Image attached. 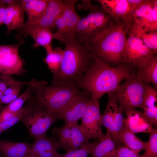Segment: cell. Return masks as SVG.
<instances>
[{"label":"cell","instance_id":"obj_1","mask_svg":"<svg viewBox=\"0 0 157 157\" xmlns=\"http://www.w3.org/2000/svg\"><path fill=\"white\" fill-rule=\"evenodd\" d=\"M135 73L133 69L125 64L113 67L100 58L95 57L78 87L88 91L92 97L99 99L106 93L114 92L122 81Z\"/></svg>","mask_w":157,"mask_h":157},{"label":"cell","instance_id":"obj_2","mask_svg":"<svg viewBox=\"0 0 157 157\" xmlns=\"http://www.w3.org/2000/svg\"><path fill=\"white\" fill-rule=\"evenodd\" d=\"M65 44L62 61L58 70L53 74L51 83L78 87L95 57L89 49L74 38Z\"/></svg>","mask_w":157,"mask_h":157},{"label":"cell","instance_id":"obj_3","mask_svg":"<svg viewBox=\"0 0 157 157\" xmlns=\"http://www.w3.org/2000/svg\"><path fill=\"white\" fill-rule=\"evenodd\" d=\"M130 25L129 21L119 20L98 35L90 47L94 57L109 65L124 64V52Z\"/></svg>","mask_w":157,"mask_h":157},{"label":"cell","instance_id":"obj_4","mask_svg":"<svg viewBox=\"0 0 157 157\" xmlns=\"http://www.w3.org/2000/svg\"><path fill=\"white\" fill-rule=\"evenodd\" d=\"M47 83L46 81L33 79L28 85L31 86L36 101L57 117L61 109L78 95L81 90L77 87L60 85L47 86Z\"/></svg>","mask_w":157,"mask_h":157},{"label":"cell","instance_id":"obj_5","mask_svg":"<svg viewBox=\"0 0 157 157\" xmlns=\"http://www.w3.org/2000/svg\"><path fill=\"white\" fill-rule=\"evenodd\" d=\"M89 10L88 14L79 21L74 38L90 50V46L97 36L119 20L113 18L100 5H92Z\"/></svg>","mask_w":157,"mask_h":157},{"label":"cell","instance_id":"obj_6","mask_svg":"<svg viewBox=\"0 0 157 157\" xmlns=\"http://www.w3.org/2000/svg\"><path fill=\"white\" fill-rule=\"evenodd\" d=\"M147 83L138 79L135 72L124 80L113 92L117 100L119 107L123 112L137 108H142Z\"/></svg>","mask_w":157,"mask_h":157},{"label":"cell","instance_id":"obj_7","mask_svg":"<svg viewBox=\"0 0 157 157\" xmlns=\"http://www.w3.org/2000/svg\"><path fill=\"white\" fill-rule=\"evenodd\" d=\"M58 119L56 115L37 102L33 96L30 108L21 121L30 135L35 138L46 135L48 129Z\"/></svg>","mask_w":157,"mask_h":157},{"label":"cell","instance_id":"obj_8","mask_svg":"<svg viewBox=\"0 0 157 157\" xmlns=\"http://www.w3.org/2000/svg\"><path fill=\"white\" fill-rule=\"evenodd\" d=\"M63 1V10L55 22L56 31L53 33V38L65 44L74 38L75 32L80 17L75 7L78 0Z\"/></svg>","mask_w":157,"mask_h":157},{"label":"cell","instance_id":"obj_9","mask_svg":"<svg viewBox=\"0 0 157 157\" xmlns=\"http://www.w3.org/2000/svg\"><path fill=\"white\" fill-rule=\"evenodd\" d=\"M156 55L138 37L127 32L124 55V64L135 71L147 60Z\"/></svg>","mask_w":157,"mask_h":157},{"label":"cell","instance_id":"obj_10","mask_svg":"<svg viewBox=\"0 0 157 157\" xmlns=\"http://www.w3.org/2000/svg\"><path fill=\"white\" fill-rule=\"evenodd\" d=\"M53 134L57 137L59 149L67 152L74 150L89 143V140L81 130L78 122L70 125H64L60 127H54Z\"/></svg>","mask_w":157,"mask_h":157},{"label":"cell","instance_id":"obj_11","mask_svg":"<svg viewBox=\"0 0 157 157\" xmlns=\"http://www.w3.org/2000/svg\"><path fill=\"white\" fill-rule=\"evenodd\" d=\"M130 28L157 31V0H144L131 13Z\"/></svg>","mask_w":157,"mask_h":157},{"label":"cell","instance_id":"obj_12","mask_svg":"<svg viewBox=\"0 0 157 157\" xmlns=\"http://www.w3.org/2000/svg\"><path fill=\"white\" fill-rule=\"evenodd\" d=\"M24 42V40H22L15 44L0 45V74L1 75L19 76L25 73V62L19 53V47Z\"/></svg>","mask_w":157,"mask_h":157},{"label":"cell","instance_id":"obj_13","mask_svg":"<svg viewBox=\"0 0 157 157\" xmlns=\"http://www.w3.org/2000/svg\"><path fill=\"white\" fill-rule=\"evenodd\" d=\"M81 119V129L89 140H98L103 135L99 99L91 97L88 102L85 113Z\"/></svg>","mask_w":157,"mask_h":157},{"label":"cell","instance_id":"obj_14","mask_svg":"<svg viewBox=\"0 0 157 157\" xmlns=\"http://www.w3.org/2000/svg\"><path fill=\"white\" fill-rule=\"evenodd\" d=\"M91 97L90 94L85 90L64 106L57 115L58 119L63 120L65 124L71 125L77 122L85 114L88 102Z\"/></svg>","mask_w":157,"mask_h":157},{"label":"cell","instance_id":"obj_15","mask_svg":"<svg viewBox=\"0 0 157 157\" xmlns=\"http://www.w3.org/2000/svg\"><path fill=\"white\" fill-rule=\"evenodd\" d=\"M63 1L49 0L46 10L42 17L37 21L23 26H37L51 30L55 28V22L61 14L64 7Z\"/></svg>","mask_w":157,"mask_h":157},{"label":"cell","instance_id":"obj_16","mask_svg":"<svg viewBox=\"0 0 157 157\" xmlns=\"http://www.w3.org/2000/svg\"><path fill=\"white\" fill-rule=\"evenodd\" d=\"M101 7L117 20L129 21L133 10L128 0H96Z\"/></svg>","mask_w":157,"mask_h":157},{"label":"cell","instance_id":"obj_17","mask_svg":"<svg viewBox=\"0 0 157 157\" xmlns=\"http://www.w3.org/2000/svg\"><path fill=\"white\" fill-rule=\"evenodd\" d=\"M58 149L56 140L45 135L35 138L31 152L35 157H61L62 154L57 151Z\"/></svg>","mask_w":157,"mask_h":157},{"label":"cell","instance_id":"obj_18","mask_svg":"<svg viewBox=\"0 0 157 157\" xmlns=\"http://www.w3.org/2000/svg\"><path fill=\"white\" fill-rule=\"evenodd\" d=\"M126 113V124L134 133H150L154 129L153 126L146 118L143 112L135 109L125 112Z\"/></svg>","mask_w":157,"mask_h":157},{"label":"cell","instance_id":"obj_19","mask_svg":"<svg viewBox=\"0 0 157 157\" xmlns=\"http://www.w3.org/2000/svg\"><path fill=\"white\" fill-rule=\"evenodd\" d=\"M24 13L18 0L6 5L4 24L7 27L8 34L13 30L20 29L23 26L25 23Z\"/></svg>","mask_w":157,"mask_h":157},{"label":"cell","instance_id":"obj_20","mask_svg":"<svg viewBox=\"0 0 157 157\" xmlns=\"http://www.w3.org/2000/svg\"><path fill=\"white\" fill-rule=\"evenodd\" d=\"M21 34L24 37L29 35L33 38L34 48L40 46L44 48L51 44L54 39L53 33L48 28L37 26H23L20 28Z\"/></svg>","mask_w":157,"mask_h":157},{"label":"cell","instance_id":"obj_21","mask_svg":"<svg viewBox=\"0 0 157 157\" xmlns=\"http://www.w3.org/2000/svg\"><path fill=\"white\" fill-rule=\"evenodd\" d=\"M49 0H18V3L28 16L27 20L24 25L29 24L38 20L44 13Z\"/></svg>","mask_w":157,"mask_h":157},{"label":"cell","instance_id":"obj_22","mask_svg":"<svg viewBox=\"0 0 157 157\" xmlns=\"http://www.w3.org/2000/svg\"><path fill=\"white\" fill-rule=\"evenodd\" d=\"M116 148L115 142L107 130L106 133L97 140L90 154L92 157H117Z\"/></svg>","mask_w":157,"mask_h":157},{"label":"cell","instance_id":"obj_23","mask_svg":"<svg viewBox=\"0 0 157 157\" xmlns=\"http://www.w3.org/2000/svg\"><path fill=\"white\" fill-rule=\"evenodd\" d=\"M135 72L138 79L151 83L157 90V55L147 60Z\"/></svg>","mask_w":157,"mask_h":157},{"label":"cell","instance_id":"obj_24","mask_svg":"<svg viewBox=\"0 0 157 157\" xmlns=\"http://www.w3.org/2000/svg\"><path fill=\"white\" fill-rule=\"evenodd\" d=\"M31 144L0 140V152L4 157H24L30 152Z\"/></svg>","mask_w":157,"mask_h":157},{"label":"cell","instance_id":"obj_25","mask_svg":"<svg viewBox=\"0 0 157 157\" xmlns=\"http://www.w3.org/2000/svg\"><path fill=\"white\" fill-rule=\"evenodd\" d=\"M119 144L122 143L134 151L139 153L145 150L147 142L140 139L126 126V124L121 130L118 136Z\"/></svg>","mask_w":157,"mask_h":157},{"label":"cell","instance_id":"obj_26","mask_svg":"<svg viewBox=\"0 0 157 157\" xmlns=\"http://www.w3.org/2000/svg\"><path fill=\"white\" fill-rule=\"evenodd\" d=\"M128 32L133 34L154 53H157V31L144 29L129 28Z\"/></svg>","mask_w":157,"mask_h":157},{"label":"cell","instance_id":"obj_27","mask_svg":"<svg viewBox=\"0 0 157 157\" xmlns=\"http://www.w3.org/2000/svg\"><path fill=\"white\" fill-rule=\"evenodd\" d=\"M44 48L46 51L47 55L44 59V62L54 74L59 68L63 58L64 50L60 47L53 49L51 44L48 45Z\"/></svg>","mask_w":157,"mask_h":157},{"label":"cell","instance_id":"obj_28","mask_svg":"<svg viewBox=\"0 0 157 157\" xmlns=\"http://www.w3.org/2000/svg\"><path fill=\"white\" fill-rule=\"evenodd\" d=\"M108 99L107 105L102 114H101L102 126L108 130L113 120L117 110L119 107L118 103L113 93H108Z\"/></svg>","mask_w":157,"mask_h":157},{"label":"cell","instance_id":"obj_29","mask_svg":"<svg viewBox=\"0 0 157 157\" xmlns=\"http://www.w3.org/2000/svg\"><path fill=\"white\" fill-rule=\"evenodd\" d=\"M123 111L118 107L114 119L108 130L110 134L117 145L119 144L118 136L120 132L126 124V118L123 114Z\"/></svg>","mask_w":157,"mask_h":157},{"label":"cell","instance_id":"obj_30","mask_svg":"<svg viewBox=\"0 0 157 157\" xmlns=\"http://www.w3.org/2000/svg\"><path fill=\"white\" fill-rule=\"evenodd\" d=\"M31 99L27 101L26 104L19 110L13 113L12 117L8 121L0 122L2 132L5 131L18 122L21 121L29 111L31 106Z\"/></svg>","mask_w":157,"mask_h":157},{"label":"cell","instance_id":"obj_31","mask_svg":"<svg viewBox=\"0 0 157 157\" xmlns=\"http://www.w3.org/2000/svg\"><path fill=\"white\" fill-rule=\"evenodd\" d=\"M29 82L22 81L7 88L2 93L0 105H8L15 100L18 96L22 88L25 85H27Z\"/></svg>","mask_w":157,"mask_h":157},{"label":"cell","instance_id":"obj_32","mask_svg":"<svg viewBox=\"0 0 157 157\" xmlns=\"http://www.w3.org/2000/svg\"><path fill=\"white\" fill-rule=\"evenodd\" d=\"M28 85L26 90L15 100L4 108L8 110L15 113L20 110L26 103L32 97L33 93L30 85Z\"/></svg>","mask_w":157,"mask_h":157},{"label":"cell","instance_id":"obj_33","mask_svg":"<svg viewBox=\"0 0 157 157\" xmlns=\"http://www.w3.org/2000/svg\"><path fill=\"white\" fill-rule=\"evenodd\" d=\"M141 157H157V129L156 128L149 133L145 152Z\"/></svg>","mask_w":157,"mask_h":157},{"label":"cell","instance_id":"obj_34","mask_svg":"<svg viewBox=\"0 0 157 157\" xmlns=\"http://www.w3.org/2000/svg\"><path fill=\"white\" fill-rule=\"evenodd\" d=\"M157 101V90L150 83H147L146 89L142 109L154 106Z\"/></svg>","mask_w":157,"mask_h":157},{"label":"cell","instance_id":"obj_35","mask_svg":"<svg viewBox=\"0 0 157 157\" xmlns=\"http://www.w3.org/2000/svg\"><path fill=\"white\" fill-rule=\"evenodd\" d=\"M97 140H96L94 142L89 143L80 148L67 152L66 154H62L61 157H87L90 154Z\"/></svg>","mask_w":157,"mask_h":157},{"label":"cell","instance_id":"obj_36","mask_svg":"<svg viewBox=\"0 0 157 157\" xmlns=\"http://www.w3.org/2000/svg\"><path fill=\"white\" fill-rule=\"evenodd\" d=\"M117 157H141L139 153L128 148L122 143L117 145Z\"/></svg>","mask_w":157,"mask_h":157},{"label":"cell","instance_id":"obj_37","mask_svg":"<svg viewBox=\"0 0 157 157\" xmlns=\"http://www.w3.org/2000/svg\"><path fill=\"white\" fill-rule=\"evenodd\" d=\"M22 82L15 79L11 75H1L0 76V91L3 93L8 88Z\"/></svg>","mask_w":157,"mask_h":157},{"label":"cell","instance_id":"obj_38","mask_svg":"<svg viewBox=\"0 0 157 157\" xmlns=\"http://www.w3.org/2000/svg\"><path fill=\"white\" fill-rule=\"evenodd\" d=\"M6 6V5L0 4V26L4 24Z\"/></svg>","mask_w":157,"mask_h":157},{"label":"cell","instance_id":"obj_39","mask_svg":"<svg viewBox=\"0 0 157 157\" xmlns=\"http://www.w3.org/2000/svg\"><path fill=\"white\" fill-rule=\"evenodd\" d=\"M82 6V8L85 9H89L92 5L90 0H81Z\"/></svg>","mask_w":157,"mask_h":157},{"label":"cell","instance_id":"obj_40","mask_svg":"<svg viewBox=\"0 0 157 157\" xmlns=\"http://www.w3.org/2000/svg\"><path fill=\"white\" fill-rule=\"evenodd\" d=\"M24 157H35L34 156H33L31 152H30L26 156H25Z\"/></svg>","mask_w":157,"mask_h":157},{"label":"cell","instance_id":"obj_41","mask_svg":"<svg viewBox=\"0 0 157 157\" xmlns=\"http://www.w3.org/2000/svg\"><path fill=\"white\" fill-rule=\"evenodd\" d=\"M2 93L1 91H0V102L1 99V98L2 96ZM1 106L0 105V111L1 109Z\"/></svg>","mask_w":157,"mask_h":157},{"label":"cell","instance_id":"obj_42","mask_svg":"<svg viewBox=\"0 0 157 157\" xmlns=\"http://www.w3.org/2000/svg\"><path fill=\"white\" fill-rule=\"evenodd\" d=\"M2 132V130H1V126H0V134Z\"/></svg>","mask_w":157,"mask_h":157},{"label":"cell","instance_id":"obj_43","mask_svg":"<svg viewBox=\"0 0 157 157\" xmlns=\"http://www.w3.org/2000/svg\"><path fill=\"white\" fill-rule=\"evenodd\" d=\"M0 157H2L1 156V155H0Z\"/></svg>","mask_w":157,"mask_h":157}]
</instances>
